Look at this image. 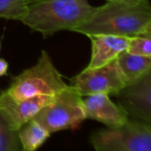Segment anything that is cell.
<instances>
[{
    "instance_id": "7a4b0ae2",
    "label": "cell",
    "mask_w": 151,
    "mask_h": 151,
    "mask_svg": "<svg viewBox=\"0 0 151 151\" xmlns=\"http://www.w3.org/2000/svg\"><path fill=\"white\" fill-rule=\"evenodd\" d=\"M94 9L89 0H32L21 22L49 37L61 30L74 31L88 20Z\"/></svg>"
},
{
    "instance_id": "9a60e30c",
    "label": "cell",
    "mask_w": 151,
    "mask_h": 151,
    "mask_svg": "<svg viewBox=\"0 0 151 151\" xmlns=\"http://www.w3.org/2000/svg\"><path fill=\"white\" fill-rule=\"evenodd\" d=\"M127 52L136 55L151 58V37H131Z\"/></svg>"
},
{
    "instance_id": "ba28073f",
    "label": "cell",
    "mask_w": 151,
    "mask_h": 151,
    "mask_svg": "<svg viewBox=\"0 0 151 151\" xmlns=\"http://www.w3.org/2000/svg\"><path fill=\"white\" fill-rule=\"evenodd\" d=\"M55 96L40 95L18 101L4 91L0 93V114L13 129L18 131L33 119L45 106L52 102Z\"/></svg>"
},
{
    "instance_id": "277c9868",
    "label": "cell",
    "mask_w": 151,
    "mask_h": 151,
    "mask_svg": "<svg viewBox=\"0 0 151 151\" xmlns=\"http://www.w3.org/2000/svg\"><path fill=\"white\" fill-rule=\"evenodd\" d=\"M34 119L51 133L78 129L86 119L83 97L68 86L52 102L45 106Z\"/></svg>"
},
{
    "instance_id": "8fae6325",
    "label": "cell",
    "mask_w": 151,
    "mask_h": 151,
    "mask_svg": "<svg viewBox=\"0 0 151 151\" xmlns=\"http://www.w3.org/2000/svg\"><path fill=\"white\" fill-rule=\"evenodd\" d=\"M117 64L127 82V86L138 81L151 69V58L122 52L116 59Z\"/></svg>"
},
{
    "instance_id": "2e32d148",
    "label": "cell",
    "mask_w": 151,
    "mask_h": 151,
    "mask_svg": "<svg viewBox=\"0 0 151 151\" xmlns=\"http://www.w3.org/2000/svg\"><path fill=\"white\" fill-rule=\"evenodd\" d=\"M8 68H9L8 62L6 60L0 58V77L6 76L8 72Z\"/></svg>"
},
{
    "instance_id": "6da1fadb",
    "label": "cell",
    "mask_w": 151,
    "mask_h": 151,
    "mask_svg": "<svg viewBox=\"0 0 151 151\" xmlns=\"http://www.w3.org/2000/svg\"><path fill=\"white\" fill-rule=\"evenodd\" d=\"M74 31L88 37L95 35L151 37V4L148 0L138 4L107 2L95 7L88 20Z\"/></svg>"
},
{
    "instance_id": "9c48e42d",
    "label": "cell",
    "mask_w": 151,
    "mask_h": 151,
    "mask_svg": "<svg viewBox=\"0 0 151 151\" xmlns=\"http://www.w3.org/2000/svg\"><path fill=\"white\" fill-rule=\"evenodd\" d=\"M86 119H93L109 128L119 127L130 118L125 110L109 98V94L99 93L83 97Z\"/></svg>"
},
{
    "instance_id": "4fadbf2b",
    "label": "cell",
    "mask_w": 151,
    "mask_h": 151,
    "mask_svg": "<svg viewBox=\"0 0 151 151\" xmlns=\"http://www.w3.org/2000/svg\"><path fill=\"white\" fill-rule=\"evenodd\" d=\"M32 0H0V18L22 21Z\"/></svg>"
},
{
    "instance_id": "52a82bcc",
    "label": "cell",
    "mask_w": 151,
    "mask_h": 151,
    "mask_svg": "<svg viewBox=\"0 0 151 151\" xmlns=\"http://www.w3.org/2000/svg\"><path fill=\"white\" fill-rule=\"evenodd\" d=\"M116 96L130 119L151 126V69Z\"/></svg>"
},
{
    "instance_id": "8992f818",
    "label": "cell",
    "mask_w": 151,
    "mask_h": 151,
    "mask_svg": "<svg viewBox=\"0 0 151 151\" xmlns=\"http://www.w3.org/2000/svg\"><path fill=\"white\" fill-rule=\"evenodd\" d=\"M69 86L82 97L99 93L116 96L127 82L115 60L99 68H86L70 80Z\"/></svg>"
},
{
    "instance_id": "30bf717a",
    "label": "cell",
    "mask_w": 151,
    "mask_h": 151,
    "mask_svg": "<svg viewBox=\"0 0 151 151\" xmlns=\"http://www.w3.org/2000/svg\"><path fill=\"white\" fill-rule=\"evenodd\" d=\"M92 41V53L88 68L104 66L128 50L131 37L114 35H95L89 37Z\"/></svg>"
},
{
    "instance_id": "5bb4252c",
    "label": "cell",
    "mask_w": 151,
    "mask_h": 151,
    "mask_svg": "<svg viewBox=\"0 0 151 151\" xmlns=\"http://www.w3.org/2000/svg\"><path fill=\"white\" fill-rule=\"evenodd\" d=\"M17 131L0 114V151H21Z\"/></svg>"
},
{
    "instance_id": "5b68a950",
    "label": "cell",
    "mask_w": 151,
    "mask_h": 151,
    "mask_svg": "<svg viewBox=\"0 0 151 151\" xmlns=\"http://www.w3.org/2000/svg\"><path fill=\"white\" fill-rule=\"evenodd\" d=\"M91 143L95 151H151V126L129 119L119 127L94 132Z\"/></svg>"
},
{
    "instance_id": "d6986e66",
    "label": "cell",
    "mask_w": 151,
    "mask_h": 151,
    "mask_svg": "<svg viewBox=\"0 0 151 151\" xmlns=\"http://www.w3.org/2000/svg\"><path fill=\"white\" fill-rule=\"evenodd\" d=\"M21 151H24V150H22H22H21Z\"/></svg>"
},
{
    "instance_id": "ac0fdd59",
    "label": "cell",
    "mask_w": 151,
    "mask_h": 151,
    "mask_svg": "<svg viewBox=\"0 0 151 151\" xmlns=\"http://www.w3.org/2000/svg\"><path fill=\"white\" fill-rule=\"evenodd\" d=\"M0 51H1V41H0Z\"/></svg>"
},
{
    "instance_id": "7c38bea8",
    "label": "cell",
    "mask_w": 151,
    "mask_h": 151,
    "mask_svg": "<svg viewBox=\"0 0 151 151\" xmlns=\"http://www.w3.org/2000/svg\"><path fill=\"white\" fill-rule=\"evenodd\" d=\"M17 133L21 147L24 151H37L52 134L34 118L22 125Z\"/></svg>"
},
{
    "instance_id": "3957f363",
    "label": "cell",
    "mask_w": 151,
    "mask_h": 151,
    "mask_svg": "<svg viewBox=\"0 0 151 151\" xmlns=\"http://www.w3.org/2000/svg\"><path fill=\"white\" fill-rule=\"evenodd\" d=\"M68 86L48 52L43 50L37 63L14 78L5 92L22 101L40 95L55 96Z\"/></svg>"
},
{
    "instance_id": "e0dca14e",
    "label": "cell",
    "mask_w": 151,
    "mask_h": 151,
    "mask_svg": "<svg viewBox=\"0 0 151 151\" xmlns=\"http://www.w3.org/2000/svg\"><path fill=\"white\" fill-rule=\"evenodd\" d=\"M108 2H116V3H124V4H138L143 2L145 0H107Z\"/></svg>"
}]
</instances>
